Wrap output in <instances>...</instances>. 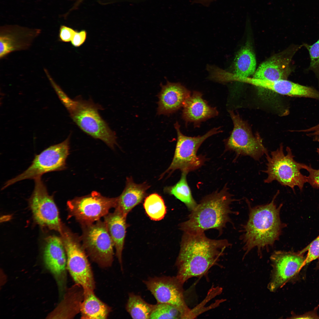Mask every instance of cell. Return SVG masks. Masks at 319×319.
Listing matches in <instances>:
<instances>
[{"label":"cell","instance_id":"obj_16","mask_svg":"<svg viewBox=\"0 0 319 319\" xmlns=\"http://www.w3.org/2000/svg\"><path fill=\"white\" fill-rule=\"evenodd\" d=\"M303 45H293L263 62L253 77L271 81L287 79L293 71L291 63L294 55Z\"/></svg>","mask_w":319,"mask_h":319},{"label":"cell","instance_id":"obj_13","mask_svg":"<svg viewBox=\"0 0 319 319\" xmlns=\"http://www.w3.org/2000/svg\"><path fill=\"white\" fill-rule=\"evenodd\" d=\"M35 187L29 202L33 216L39 224L59 232L63 225L52 196L49 195L41 177L34 179Z\"/></svg>","mask_w":319,"mask_h":319},{"label":"cell","instance_id":"obj_30","mask_svg":"<svg viewBox=\"0 0 319 319\" xmlns=\"http://www.w3.org/2000/svg\"><path fill=\"white\" fill-rule=\"evenodd\" d=\"M302 251L307 253L304 263L303 266L312 261L319 258V236Z\"/></svg>","mask_w":319,"mask_h":319},{"label":"cell","instance_id":"obj_22","mask_svg":"<svg viewBox=\"0 0 319 319\" xmlns=\"http://www.w3.org/2000/svg\"><path fill=\"white\" fill-rule=\"evenodd\" d=\"M84 290V296L80 308L82 319H106L111 308L99 299L94 291Z\"/></svg>","mask_w":319,"mask_h":319},{"label":"cell","instance_id":"obj_17","mask_svg":"<svg viewBox=\"0 0 319 319\" xmlns=\"http://www.w3.org/2000/svg\"><path fill=\"white\" fill-rule=\"evenodd\" d=\"M46 243L43 254L45 266L56 277L63 292L66 287L67 269L66 255L62 240L56 236H50Z\"/></svg>","mask_w":319,"mask_h":319},{"label":"cell","instance_id":"obj_33","mask_svg":"<svg viewBox=\"0 0 319 319\" xmlns=\"http://www.w3.org/2000/svg\"><path fill=\"white\" fill-rule=\"evenodd\" d=\"M87 36V32L84 30L76 31L71 41L72 45L76 47L80 46L85 42Z\"/></svg>","mask_w":319,"mask_h":319},{"label":"cell","instance_id":"obj_26","mask_svg":"<svg viewBox=\"0 0 319 319\" xmlns=\"http://www.w3.org/2000/svg\"><path fill=\"white\" fill-rule=\"evenodd\" d=\"M155 306L146 302L140 296L130 293L126 308L133 319H149Z\"/></svg>","mask_w":319,"mask_h":319},{"label":"cell","instance_id":"obj_32","mask_svg":"<svg viewBox=\"0 0 319 319\" xmlns=\"http://www.w3.org/2000/svg\"><path fill=\"white\" fill-rule=\"evenodd\" d=\"M76 31L72 28L66 26H61L59 30V40L64 42L71 41Z\"/></svg>","mask_w":319,"mask_h":319},{"label":"cell","instance_id":"obj_27","mask_svg":"<svg viewBox=\"0 0 319 319\" xmlns=\"http://www.w3.org/2000/svg\"><path fill=\"white\" fill-rule=\"evenodd\" d=\"M147 214L151 219L159 221L163 219L166 207L162 197L156 193H152L145 198L143 204Z\"/></svg>","mask_w":319,"mask_h":319},{"label":"cell","instance_id":"obj_20","mask_svg":"<svg viewBox=\"0 0 319 319\" xmlns=\"http://www.w3.org/2000/svg\"><path fill=\"white\" fill-rule=\"evenodd\" d=\"M150 186L146 182L135 183L132 177H127L125 187L121 194L117 198L118 208L126 218L129 212L141 203L147 195V190Z\"/></svg>","mask_w":319,"mask_h":319},{"label":"cell","instance_id":"obj_35","mask_svg":"<svg viewBox=\"0 0 319 319\" xmlns=\"http://www.w3.org/2000/svg\"><path fill=\"white\" fill-rule=\"evenodd\" d=\"M306 135L312 137L313 141L319 143V131L311 132Z\"/></svg>","mask_w":319,"mask_h":319},{"label":"cell","instance_id":"obj_36","mask_svg":"<svg viewBox=\"0 0 319 319\" xmlns=\"http://www.w3.org/2000/svg\"><path fill=\"white\" fill-rule=\"evenodd\" d=\"M318 131H319V123L311 127L301 130L302 132L308 133Z\"/></svg>","mask_w":319,"mask_h":319},{"label":"cell","instance_id":"obj_6","mask_svg":"<svg viewBox=\"0 0 319 319\" xmlns=\"http://www.w3.org/2000/svg\"><path fill=\"white\" fill-rule=\"evenodd\" d=\"M174 127L177 134V141L174 156L170 165L161 175L160 179L165 174L170 176L177 170L188 173L201 167L205 158L203 156L197 155L199 147L209 137L222 131L220 127L214 128L202 136L190 137L181 132L177 122L174 124Z\"/></svg>","mask_w":319,"mask_h":319},{"label":"cell","instance_id":"obj_25","mask_svg":"<svg viewBox=\"0 0 319 319\" xmlns=\"http://www.w3.org/2000/svg\"><path fill=\"white\" fill-rule=\"evenodd\" d=\"M188 173L186 172H182L179 181L172 186L165 187L164 191L166 193L173 196L181 201L191 211L196 208L198 204L193 197L188 185L186 177Z\"/></svg>","mask_w":319,"mask_h":319},{"label":"cell","instance_id":"obj_14","mask_svg":"<svg viewBox=\"0 0 319 319\" xmlns=\"http://www.w3.org/2000/svg\"><path fill=\"white\" fill-rule=\"evenodd\" d=\"M302 250L293 251H276L272 254L271 259L273 270L271 281L268 286L270 290L274 291L283 286L298 274L304 267L306 257Z\"/></svg>","mask_w":319,"mask_h":319},{"label":"cell","instance_id":"obj_8","mask_svg":"<svg viewBox=\"0 0 319 319\" xmlns=\"http://www.w3.org/2000/svg\"><path fill=\"white\" fill-rule=\"evenodd\" d=\"M81 225L80 238L88 256L101 268L110 267L113 260L114 246L104 222L99 220L95 223Z\"/></svg>","mask_w":319,"mask_h":319},{"label":"cell","instance_id":"obj_10","mask_svg":"<svg viewBox=\"0 0 319 319\" xmlns=\"http://www.w3.org/2000/svg\"><path fill=\"white\" fill-rule=\"evenodd\" d=\"M229 113L233 128L229 136L225 140L226 149L235 152L237 156H248L259 161L268 153L262 139L258 133L253 134L248 123L238 113L232 110H229Z\"/></svg>","mask_w":319,"mask_h":319},{"label":"cell","instance_id":"obj_11","mask_svg":"<svg viewBox=\"0 0 319 319\" xmlns=\"http://www.w3.org/2000/svg\"><path fill=\"white\" fill-rule=\"evenodd\" d=\"M117 198H110L93 191L87 195L69 201V216L73 217L81 224H91L99 220L117 206Z\"/></svg>","mask_w":319,"mask_h":319},{"label":"cell","instance_id":"obj_28","mask_svg":"<svg viewBox=\"0 0 319 319\" xmlns=\"http://www.w3.org/2000/svg\"><path fill=\"white\" fill-rule=\"evenodd\" d=\"M179 318H181V314L177 308L167 304L157 303L149 319Z\"/></svg>","mask_w":319,"mask_h":319},{"label":"cell","instance_id":"obj_37","mask_svg":"<svg viewBox=\"0 0 319 319\" xmlns=\"http://www.w3.org/2000/svg\"><path fill=\"white\" fill-rule=\"evenodd\" d=\"M318 259H319V258Z\"/></svg>","mask_w":319,"mask_h":319},{"label":"cell","instance_id":"obj_19","mask_svg":"<svg viewBox=\"0 0 319 319\" xmlns=\"http://www.w3.org/2000/svg\"><path fill=\"white\" fill-rule=\"evenodd\" d=\"M182 117L187 124L193 123L198 126L202 122L218 115L219 112L215 107L210 106L202 97V94L194 91L184 102Z\"/></svg>","mask_w":319,"mask_h":319},{"label":"cell","instance_id":"obj_3","mask_svg":"<svg viewBox=\"0 0 319 319\" xmlns=\"http://www.w3.org/2000/svg\"><path fill=\"white\" fill-rule=\"evenodd\" d=\"M227 187L206 196L180 224V229L184 232L196 234L213 229L221 234L231 220L230 205L234 201Z\"/></svg>","mask_w":319,"mask_h":319},{"label":"cell","instance_id":"obj_23","mask_svg":"<svg viewBox=\"0 0 319 319\" xmlns=\"http://www.w3.org/2000/svg\"><path fill=\"white\" fill-rule=\"evenodd\" d=\"M84 296L83 288L75 284L68 289L58 308L59 318H73L80 313Z\"/></svg>","mask_w":319,"mask_h":319},{"label":"cell","instance_id":"obj_12","mask_svg":"<svg viewBox=\"0 0 319 319\" xmlns=\"http://www.w3.org/2000/svg\"><path fill=\"white\" fill-rule=\"evenodd\" d=\"M143 282L157 303L171 305L180 311L181 318H189L191 310L185 301L183 284L176 276L149 277Z\"/></svg>","mask_w":319,"mask_h":319},{"label":"cell","instance_id":"obj_21","mask_svg":"<svg viewBox=\"0 0 319 319\" xmlns=\"http://www.w3.org/2000/svg\"><path fill=\"white\" fill-rule=\"evenodd\" d=\"M115 208L113 212L109 213L104 217V222L113 242L116 255L122 271V253L126 232V218L118 208Z\"/></svg>","mask_w":319,"mask_h":319},{"label":"cell","instance_id":"obj_5","mask_svg":"<svg viewBox=\"0 0 319 319\" xmlns=\"http://www.w3.org/2000/svg\"><path fill=\"white\" fill-rule=\"evenodd\" d=\"M287 153L283 151L282 144L276 150L271 152L265 156L267 161L266 170L262 172L268 176L265 179V183H269L276 180L281 185L288 186L295 192L294 187L297 186L301 191L307 183V176L301 172L303 163L296 161L294 159L291 149H286Z\"/></svg>","mask_w":319,"mask_h":319},{"label":"cell","instance_id":"obj_34","mask_svg":"<svg viewBox=\"0 0 319 319\" xmlns=\"http://www.w3.org/2000/svg\"><path fill=\"white\" fill-rule=\"evenodd\" d=\"M292 318H319V317L317 314L315 310L307 313L302 315H295L293 316Z\"/></svg>","mask_w":319,"mask_h":319},{"label":"cell","instance_id":"obj_24","mask_svg":"<svg viewBox=\"0 0 319 319\" xmlns=\"http://www.w3.org/2000/svg\"><path fill=\"white\" fill-rule=\"evenodd\" d=\"M255 54L248 43L243 46L237 52L235 59L233 73L243 77H249L254 74L256 68Z\"/></svg>","mask_w":319,"mask_h":319},{"label":"cell","instance_id":"obj_2","mask_svg":"<svg viewBox=\"0 0 319 319\" xmlns=\"http://www.w3.org/2000/svg\"><path fill=\"white\" fill-rule=\"evenodd\" d=\"M279 192L269 203L250 208L241 236L246 254L254 248L260 254L262 250L273 246L281 235L285 225L280 218L282 204L277 206L275 203Z\"/></svg>","mask_w":319,"mask_h":319},{"label":"cell","instance_id":"obj_29","mask_svg":"<svg viewBox=\"0 0 319 319\" xmlns=\"http://www.w3.org/2000/svg\"><path fill=\"white\" fill-rule=\"evenodd\" d=\"M303 47L308 51L310 58V63L307 71H311L315 74L319 84V38L318 40L312 45L304 43Z\"/></svg>","mask_w":319,"mask_h":319},{"label":"cell","instance_id":"obj_9","mask_svg":"<svg viewBox=\"0 0 319 319\" xmlns=\"http://www.w3.org/2000/svg\"><path fill=\"white\" fill-rule=\"evenodd\" d=\"M70 136L59 144L52 145L35 155L31 165L23 172L6 181L3 190L15 183L27 179H35L44 174L60 171L66 168L69 155Z\"/></svg>","mask_w":319,"mask_h":319},{"label":"cell","instance_id":"obj_1","mask_svg":"<svg viewBox=\"0 0 319 319\" xmlns=\"http://www.w3.org/2000/svg\"><path fill=\"white\" fill-rule=\"evenodd\" d=\"M230 246L227 240L211 239L204 232H184L175 263L176 276L183 284L191 278L203 274L215 264Z\"/></svg>","mask_w":319,"mask_h":319},{"label":"cell","instance_id":"obj_31","mask_svg":"<svg viewBox=\"0 0 319 319\" xmlns=\"http://www.w3.org/2000/svg\"><path fill=\"white\" fill-rule=\"evenodd\" d=\"M316 152L319 156V148H317ZM302 168L308 172V175L307 176V183L313 188L319 189V169H314L311 165H307L303 163Z\"/></svg>","mask_w":319,"mask_h":319},{"label":"cell","instance_id":"obj_7","mask_svg":"<svg viewBox=\"0 0 319 319\" xmlns=\"http://www.w3.org/2000/svg\"><path fill=\"white\" fill-rule=\"evenodd\" d=\"M60 234L66 255L67 270L75 284L84 290L94 291L93 274L80 237L64 226Z\"/></svg>","mask_w":319,"mask_h":319},{"label":"cell","instance_id":"obj_15","mask_svg":"<svg viewBox=\"0 0 319 319\" xmlns=\"http://www.w3.org/2000/svg\"><path fill=\"white\" fill-rule=\"evenodd\" d=\"M40 29L17 25L0 27V59L14 52L29 49L41 33Z\"/></svg>","mask_w":319,"mask_h":319},{"label":"cell","instance_id":"obj_18","mask_svg":"<svg viewBox=\"0 0 319 319\" xmlns=\"http://www.w3.org/2000/svg\"><path fill=\"white\" fill-rule=\"evenodd\" d=\"M158 94L157 113L170 115L182 107L186 100L191 95L190 91L179 83L167 81L165 85H161Z\"/></svg>","mask_w":319,"mask_h":319},{"label":"cell","instance_id":"obj_4","mask_svg":"<svg viewBox=\"0 0 319 319\" xmlns=\"http://www.w3.org/2000/svg\"><path fill=\"white\" fill-rule=\"evenodd\" d=\"M60 100L73 121L83 132L101 140L112 148L117 144L115 133L99 113V110L102 109L99 105L91 100H85L80 97L71 99L66 94Z\"/></svg>","mask_w":319,"mask_h":319}]
</instances>
